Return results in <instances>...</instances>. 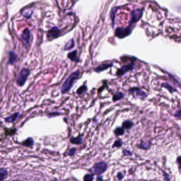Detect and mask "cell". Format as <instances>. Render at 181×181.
<instances>
[{
  "label": "cell",
  "instance_id": "obj_21",
  "mask_svg": "<svg viewBox=\"0 0 181 181\" xmlns=\"http://www.w3.org/2000/svg\"><path fill=\"white\" fill-rule=\"evenodd\" d=\"M19 115V114H14L12 116L6 118V121L7 122H12L14 121L17 119Z\"/></svg>",
  "mask_w": 181,
  "mask_h": 181
},
{
  "label": "cell",
  "instance_id": "obj_11",
  "mask_svg": "<svg viewBox=\"0 0 181 181\" xmlns=\"http://www.w3.org/2000/svg\"><path fill=\"white\" fill-rule=\"evenodd\" d=\"M78 51L77 50H75L74 51H71L67 55V57L72 62H78V59L77 58Z\"/></svg>",
  "mask_w": 181,
  "mask_h": 181
},
{
  "label": "cell",
  "instance_id": "obj_17",
  "mask_svg": "<svg viewBox=\"0 0 181 181\" xmlns=\"http://www.w3.org/2000/svg\"><path fill=\"white\" fill-rule=\"evenodd\" d=\"M124 97V94L122 92H118L113 96L112 100H113L114 102H115L121 100L122 99H123Z\"/></svg>",
  "mask_w": 181,
  "mask_h": 181
},
{
  "label": "cell",
  "instance_id": "obj_4",
  "mask_svg": "<svg viewBox=\"0 0 181 181\" xmlns=\"http://www.w3.org/2000/svg\"><path fill=\"white\" fill-rule=\"evenodd\" d=\"M128 92L136 99H143L147 97V95L145 92L138 87H131L129 89Z\"/></svg>",
  "mask_w": 181,
  "mask_h": 181
},
{
  "label": "cell",
  "instance_id": "obj_24",
  "mask_svg": "<svg viewBox=\"0 0 181 181\" xmlns=\"http://www.w3.org/2000/svg\"><path fill=\"white\" fill-rule=\"evenodd\" d=\"M59 115H60V113H59L58 112H52V113L49 114L48 116L49 118H54Z\"/></svg>",
  "mask_w": 181,
  "mask_h": 181
},
{
  "label": "cell",
  "instance_id": "obj_18",
  "mask_svg": "<svg viewBox=\"0 0 181 181\" xmlns=\"http://www.w3.org/2000/svg\"><path fill=\"white\" fill-rule=\"evenodd\" d=\"M8 172L6 168H1L0 170V181H3L8 175Z\"/></svg>",
  "mask_w": 181,
  "mask_h": 181
},
{
  "label": "cell",
  "instance_id": "obj_22",
  "mask_svg": "<svg viewBox=\"0 0 181 181\" xmlns=\"http://www.w3.org/2000/svg\"><path fill=\"white\" fill-rule=\"evenodd\" d=\"M122 144L123 143L122 141L121 140H116V141H114V145L112 146V147H117V148H119V147H121L122 146Z\"/></svg>",
  "mask_w": 181,
  "mask_h": 181
},
{
  "label": "cell",
  "instance_id": "obj_14",
  "mask_svg": "<svg viewBox=\"0 0 181 181\" xmlns=\"http://www.w3.org/2000/svg\"><path fill=\"white\" fill-rule=\"evenodd\" d=\"M70 142L74 145H80L83 142V137L79 136L76 137L70 138Z\"/></svg>",
  "mask_w": 181,
  "mask_h": 181
},
{
  "label": "cell",
  "instance_id": "obj_30",
  "mask_svg": "<svg viewBox=\"0 0 181 181\" xmlns=\"http://www.w3.org/2000/svg\"><path fill=\"white\" fill-rule=\"evenodd\" d=\"M57 181V179H56V178H55V179H54L53 180H52V181Z\"/></svg>",
  "mask_w": 181,
  "mask_h": 181
},
{
  "label": "cell",
  "instance_id": "obj_23",
  "mask_svg": "<svg viewBox=\"0 0 181 181\" xmlns=\"http://www.w3.org/2000/svg\"><path fill=\"white\" fill-rule=\"evenodd\" d=\"M94 176L92 174H87L84 176V181H93Z\"/></svg>",
  "mask_w": 181,
  "mask_h": 181
},
{
  "label": "cell",
  "instance_id": "obj_19",
  "mask_svg": "<svg viewBox=\"0 0 181 181\" xmlns=\"http://www.w3.org/2000/svg\"><path fill=\"white\" fill-rule=\"evenodd\" d=\"M17 60V55L14 52H10L9 54V64H13Z\"/></svg>",
  "mask_w": 181,
  "mask_h": 181
},
{
  "label": "cell",
  "instance_id": "obj_8",
  "mask_svg": "<svg viewBox=\"0 0 181 181\" xmlns=\"http://www.w3.org/2000/svg\"><path fill=\"white\" fill-rule=\"evenodd\" d=\"M113 65H114V64L112 62L103 64L99 65L97 67L95 68L94 71L97 73H101L103 71L106 70L109 68L111 67L112 66H113Z\"/></svg>",
  "mask_w": 181,
  "mask_h": 181
},
{
  "label": "cell",
  "instance_id": "obj_3",
  "mask_svg": "<svg viewBox=\"0 0 181 181\" xmlns=\"http://www.w3.org/2000/svg\"><path fill=\"white\" fill-rule=\"evenodd\" d=\"M134 62L133 60L131 61V62L128 64L127 65H124L122 66L120 68L118 69L116 72V75L118 76H121L124 74H126L127 72L133 70L134 68Z\"/></svg>",
  "mask_w": 181,
  "mask_h": 181
},
{
  "label": "cell",
  "instance_id": "obj_25",
  "mask_svg": "<svg viewBox=\"0 0 181 181\" xmlns=\"http://www.w3.org/2000/svg\"><path fill=\"white\" fill-rule=\"evenodd\" d=\"M122 153L124 154V156H130V155H132V153L130 152V151L126 150V149H124L122 150Z\"/></svg>",
  "mask_w": 181,
  "mask_h": 181
},
{
  "label": "cell",
  "instance_id": "obj_10",
  "mask_svg": "<svg viewBox=\"0 0 181 181\" xmlns=\"http://www.w3.org/2000/svg\"><path fill=\"white\" fill-rule=\"evenodd\" d=\"M22 38L26 43H29L30 40V30L28 29H26L22 35Z\"/></svg>",
  "mask_w": 181,
  "mask_h": 181
},
{
  "label": "cell",
  "instance_id": "obj_13",
  "mask_svg": "<svg viewBox=\"0 0 181 181\" xmlns=\"http://www.w3.org/2000/svg\"><path fill=\"white\" fill-rule=\"evenodd\" d=\"M75 41L74 39H72L71 40L68 41L66 44L65 45V47L64 48V50H69L72 49H73L75 47Z\"/></svg>",
  "mask_w": 181,
  "mask_h": 181
},
{
  "label": "cell",
  "instance_id": "obj_12",
  "mask_svg": "<svg viewBox=\"0 0 181 181\" xmlns=\"http://www.w3.org/2000/svg\"><path fill=\"white\" fill-rule=\"evenodd\" d=\"M134 126V123L132 121L130 120H126L122 122V127L124 128V129H130Z\"/></svg>",
  "mask_w": 181,
  "mask_h": 181
},
{
  "label": "cell",
  "instance_id": "obj_20",
  "mask_svg": "<svg viewBox=\"0 0 181 181\" xmlns=\"http://www.w3.org/2000/svg\"><path fill=\"white\" fill-rule=\"evenodd\" d=\"M22 145L26 147H32L34 145V141L32 138H28L27 139L24 141L22 143Z\"/></svg>",
  "mask_w": 181,
  "mask_h": 181
},
{
  "label": "cell",
  "instance_id": "obj_15",
  "mask_svg": "<svg viewBox=\"0 0 181 181\" xmlns=\"http://www.w3.org/2000/svg\"><path fill=\"white\" fill-rule=\"evenodd\" d=\"M87 90H88V88H87V85L84 84L83 85H81L78 89H77L76 93L79 95L87 93Z\"/></svg>",
  "mask_w": 181,
  "mask_h": 181
},
{
  "label": "cell",
  "instance_id": "obj_29",
  "mask_svg": "<svg viewBox=\"0 0 181 181\" xmlns=\"http://www.w3.org/2000/svg\"><path fill=\"white\" fill-rule=\"evenodd\" d=\"M175 116L176 117H178V118H181V109L179 111H177L176 112L175 114Z\"/></svg>",
  "mask_w": 181,
  "mask_h": 181
},
{
  "label": "cell",
  "instance_id": "obj_9",
  "mask_svg": "<svg viewBox=\"0 0 181 181\" xmlns=\"http://www.w3.org/2000/svg\"><path fill=\"white\" fill-rule=\"evenodd\" d=\"M141 15H142V11L141 10H137L133 11L131 18L130 20V23H135L136 22L138 21L141 18Z\"/></svg>",
  "mask_w": 181,
  "mask_h": 181
},
{
  "label": "cell",
  "instance_id": "obj_16",
  "mask_svg": "<svg viewBox=\"0 0 181 181\" xmlns=\"http://www.w3.org/2000/svg\"><path fill=\"white\" fill-rule=\"evenodd\" d=\"M125 133V129L122 127H116L114 130V133L116 136L124 135Z\"/></svg>",
  "mask_w": 181,
  "mask_h": 181
},
{
  "label": "cell",
  "instance_id": "obj_27",
  "mask_svg": "<svg viewBox=\"0 0 181 181\" xmlns=\"http://www.w3.org/2000/svg\"><path fill=\"white\" fill-rule=\"evenodd\" d=\"M177 162L178 164L179 168L181 170V156L177 158Z\"/></svg>",
  "mask_w": 181,
  "mask_h": 181
},
{
  "label": "cell",
  "instance_id": "obj_2",
  "mask_svg": "<svg viewBox=\"0 0 181 181\" xmlns=\"http://www.w3.org/2000/svg\"><path fill=\"white\" fill-rule=\"evenodd\" d=\"M108 168V165L105 162L97 163L90 169V171L95 175H100L104 173Z\"/></svg>",
  "mask_w": 181,
  "mask_h": 181
},
{
  "label": "cell",
  "instance_id": "obj_7",
  "mask_svg": "<svg viewBox=\"0 0 181 181\" xmlns=\"http://www.w3.org/2000/svg\"><path fill=\"white\" fill-rule=\"evenodd\" d=\"M60 34V30L56 27H53L51 30H49L48 33L47 37L49 40H53L54 39L58 38Z\"/></svg>",
  "mask_w": 181,
  "mask_h": 181
},
{
  "label": "cell",
  "instance_id": "obj_1",
  "mask_svg": "<svg viewBox=\"0 0 181 181\" xmlns=\"http://www.w3.org/2000/svg\"><path fill=\"white\" fill-rule=\"evenodd\" d=\"M81 71L77 70L70 74L68 77L67 79L65 80L64 83L62 85L61 88V93L62 94L67 93L72 88L74 84H75L77 80L80 78Z\"/></svg>",
  "mask_w": 181,
  "mask_h": 181
},
{
  "label": "cell",
  "instance_id": "obj_5",
  "mask_svg": "<svg viewBox=\"0 0 181 181\" xmlns=\"http://www.w3.org/2000/svg\"><path fill=\"white\" fill-rule=\"evenodd\" d=\"M30 71L27 68H23L20 74L19 78L18 79V84L19 86H23L27 79L28 76L29 75Z\"/></svg>",
  "mask_w": 181,
  "mask_h": 181
},
{
  "label": "cell",
  "instance_id": "obj_28",
  "mask_svg": "<svg viewBox=\"0 0 181 181\" xmlns=\"http://www.w3.org/2000/svg\"><path fill=\"white\" fill-rule=\"evenodd\" d=\"M117 177L119 179V181H121L124 178V175L122 174V173H119L117 175Z\"/></svg>",
  "mask_w": 181,
  "mask_h": 181
},
{
  "label": "cell",
  "instance_id": "obj_6",
  "mask_svg": "<svg viewBox=\"0 0 181 181\" xmlns=\"http://www.w3.org/2000/svg\"><path fill=\"white\" fill-rule=\"evenodd\" d=\"M131 33V30L129 28H118L116 29L115 31V35L118 38L122 39L125 38L130 35Z\"/></svg>",
  "mask_w": 181,
  "mask_h": 181
},
{
  "label": "cell",
  "instance_id": "obj_26",
  "mask_svg": "<svg viewBox=\"0 0 181 181\" xmlns=\"http://www.w3.org/2000/svg\"><path fill=\"white\" fill-rule=\"evenodd\" d=\"M76 151V149L75 148H74L70 149V156H73L74 154H75Z\"/></svg>",
  "mask_w": 181,
  "mask_h": 181
}]
</instances>
